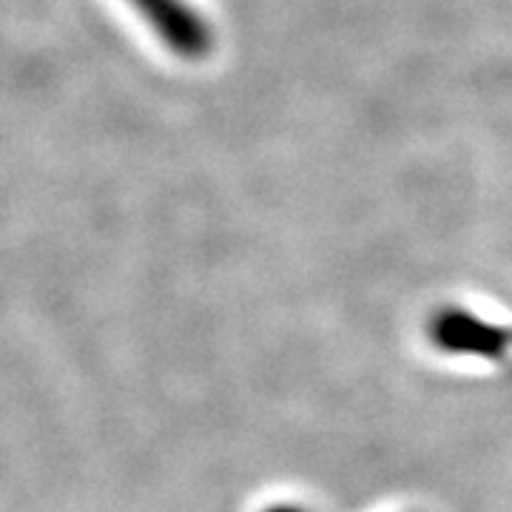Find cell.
<instances>
[{
  "instance_id": "1",
  "label": "cell",
  "mask_w": 512,
  "mask_h": 512,
  "mask_svg": "<svg viewBox=\"0 0 512 512\" xmlns=\"http://www.w3.org/2000/svg\"><path fill=\"white\" fill-rule=\"evenodd\" d=\"M131 9L180 60H205L214 52V32L208 20L188 0H128Z\"/></svg>"
},
{
  "instance_id": "2",
  "label": "cell",
  "mask_w": 512,
  "mask_h": 512,
  "mask_svg": "<svg viewBox=\"0 0 512 512\" xmlns=\"http://www.w3.org/2000/svg\"><path fill=\"white\" fill-rule=\"evenodd\" d=\"M433 345L453 356H476L504 362L512 353V330L487 322L467 308H444L430 322Z\"/></svg>"
},
{
  "instance_id": "3",
  "label": "cell",
  "mask_w": 512,
  "mask_h": 512,
  "mask_svg": "<svg viewBox=\"0 0 512 512\" xmlns=\"http://www.w3.org/2000/svg\"><path fill=\"white\" fill-rule=\"evenodd\" d=\"M265 512H313V510L302 507V504H276V507H271V510H265Z\"/></svg>"
}]
</instances>
